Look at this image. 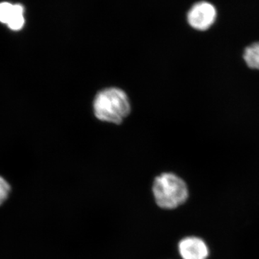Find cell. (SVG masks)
I'll list each match as a JSON object with an SVG mask.
<instances>
[{
    "label": "cell",
    "mask_w": 259,
    "mask_h": 259,
    "mask_svg": "<svg viewBox=\"0 0 259 259\" xmlns=\"http://www.w3.org/2000/svg\"><path fill=\"white\" fill-rule=\"evenodd\" d=\"M243 59L250 69L259 70V42H254L245 49Z\"/></svg>",
    "instance_id": "cell-5"
},
{
    "label": "cell",
    "mask_w": 259,
    "mask_h": 259,
    "mask_svg": "<svg viewBox=\"0 0 259 259\" xmlns=\"http://www.w3.org/2000/svg\"><path fill=\"white\" fill-rule=\"evenodd\" d=\"M10 192L9 184L0 177V205L6 200Z\"/></svg>",
    "instance_id": "cell-8"
},
{
    "label": "cell",
    "mask_w": 259,
    "mask_h": 259,
    "mask_svg": "<svg viewBox=\"0 0 259 259\" xmlns=\"http://www.w3.org/2000/svg\"><path fill=\"white\" fill-rule=\"evenodd\" d=\"M24 24H25L24 8L21 5L16 4L14 14L7 25L12 30H19L23 28Z\"/></svg>",
    "instance_id": "cell-6"
},
{
    "label": "cell",
    "mask_w": 259,
    "mask_h": 259,
    "mask_svg": "<svg viewBox=\"0 0 259 259\" xmlns=\"http://www.w3.org/2000/svg\"><path fill=\"white\" fill-rule=\"evenodd\" d=\"M217 18V10L214 5L207 1L195 3L189 10L187 21L192 28L206 30L210 28Z\"/></svg>",
    "instance_id": "cell-3"
},
{
    "label": "cell",
    "mask_w": 259,
    "mask_h": 259,
    "mask_svg": "<svg viewBox=\"0 0 259 259\" xmlns=\"http://www.w3.org/2000/svg\"><path fill=\"white\" fill-rule=\"evenodd\" d=\"M15 5L9 3H0V22L8 24L14 14Z\"/></svg>",
    "instance_id": "cell-7"
},
{
    "label": "cell",
    "mask_w": 259,
    "mask_h": 259,
    "mask_svg": "<svg viewBox=\"0 0 259 259\" xmlns=\"http://www.w3.org/2000/svg\"><path fill=\"white\" fill-rule=\"evenodd\" d=\"M156 204L163 209H171L185 203L189 192L185 181L171 173L162 174L153 184Z\"/></svg>",
    "instance_id": "cell-2"
},
{
    "label": "cell",
    "mask_w": 259,
    "mask_h": 259,
    "mask_svg": "<svg viewBox=\"0 0 259 259\" xmlns=\"http://www.w3.org/2000/svg\"><path fill=\"white\" fill-rule=\"evenodd\" d=\"M179 251L183 259H207L208 247L200 238L187 237L179 243Z\"/></svg>",
    "instance_id": "cell-4"
},
{
    "label": "cell",
    "mask_w": 259,
    "mask_h": 259,
    "mask_svg": "<svg viewBox=\"0 0 259 259\" xmlns=\"http://www.w3.org/2000/svg\"><path fill=\"white\" fill-rule=\"evenodd\" d=\"M93 107L97 119L114 124H120L131 112L128 97L118 88L100 92L95 97Z\"/></svg>",
    "instance_id": "cell-1"
}]
</instances>
